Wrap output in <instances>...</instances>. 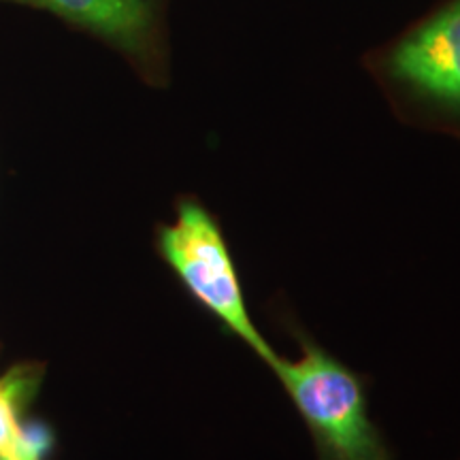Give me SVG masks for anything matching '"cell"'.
Instances as JSON below:
<instances>
[{
	"mask_svg": "<svg viewBox=\"0 0 460 460\" xmlns=\"http://www.w3.org/2000/svg\"><path fill=\"white\" fill-rule=\"evenodd\" d=\"M296 360L278 354L269 367L303 418L318 460H393L369 416L365 382L303 331Z\"/></svg>",
	"mask_w": 460,
	"mask_h": 460,
	"instance_id": "obj_1",
	"label": "cell"
},
{
	"mask_svg": "<svg viewBox=\"0 0 460 460\" xmlns=\"http://www.w3.org/2000/svg\"><path fill=\"white\" fill-rule=\"evenodd\" d=\"M158 252L186 286L188 295L222 331L241 339L264 365L271 367L278 352L252 320L241 275L222 226L199 200H181L177 220L158 230Z\"/></svg>",
	"mask_w": 460,
	"mask_h": 460,
	"instance_id": "obj_2",
	"label": "cell"
},
{
	"mask_svg": "<svg viewBox=\"0 0 460 460\" xmlns=\"http://www.w3.org/2000/svg\"><path fill=\"white\" fill-rule=\"evenodd\" d=\"M388 71L422 99L460 111V0L402 39Z\"/></svg>",
	"mask_w": 460,
	"mask_h": 460,
	"instance_id": "obj_3",
	"label": "cell"
},
{
	"mask_svg": "<svg viewBox=\"0 0 460 460\" xmlns=\"http://www.w3.org/2000/svg\"><path fill=\"white\" fill-rule=\"evenodd\" d=\"M13 3L54 11L130 51H139L146 45L154 17L149 0H13Z\"/></svg>",
	"mask_w": 460,
	"mask_h": 460,
	"instance_id": "obj_4",
	"label": "cell"
},
{
	"mask_svg": "<svg viewBox=\"0 0 460 460\" xmlns=\"http://www.w3.org/2000/svg\"><path fill=\"white\" fill-rule=\"evenodd\" d=\"M24 369H15L0 379V456L11 458H41L28 447L24 427L17 420V407L22 396L32 393V377H22Z\"/></svg>",
	"mask_w": 460,
	"mask_h": 460,
	"instance_id": "obj_5",
	"label": "cell"
},
{
	"mask_svg": "<svg viewBox=\"0 0 460 460\" xmlns=\"http://www.w3.org/2000/svg\"><path fill=\"white\" fill-rule=\"evenodd\" d=\"M0 460H41V458H11V456H0Z\"/></svg>",
	"mask_w": 460,
	"mask_h": 460,
	"instance_id": "obj_6",
	"label": "cell"
}]
</instances>
